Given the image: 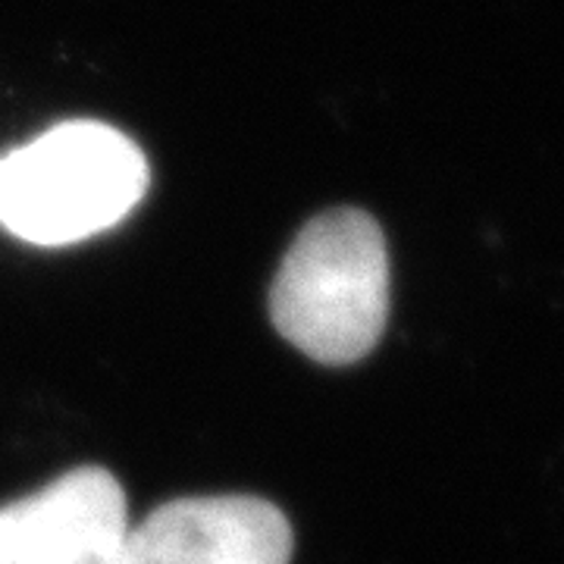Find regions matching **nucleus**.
<instances>
[{
  "label": "nucleus",
  "instance_id": "nucleus-1",
  "mask_svg": "<svg viewBox=\"0 0 564 564\" xmlns=\"http://www.w3.org/2000/svg\"><path fill=\"white\" fill-rule=\"evenodd\" d=\"M389 251L380 223L336 207L304 226L270 285V321L282 339L321 364H355L383 339Z\"/></svg>",
  "mask_w": 564,
  "mask_h": 564
},
{
  "label": "nucleus",
  "instance_id": "nucleus-2",
  "mask_svg": "<svg viewBox=\"0 0 564 564\" xmlns=\"http://www.w3.org/2000/svg\"><path fill=\"white\" fill-rule=\"evenodd\" d=\"M148 161L120 129L61 122L0 158V226L41 248L113 229L148 192Z\"/></svg>",
  "mask_w": 564,
  "mask_h": 564
},
{
  "label": "nucleus",
  "instance_id": "nucleus-3",
  "mask_svg": "<svg viewBox=\"0 0 564 564\" xmlns=\"http://www.w3.org/2000/svg\"><path fill=\"white\" fill-rule=\"evenodd\" d=\"M126 492L104 467H76L0 508V564H117Z\"/></svg>",
  "mask_w": 564,
  "mask_h": 564
},
{
  "label": "nucleus",
  "instance_id": "nucleus-4",
  "mask_svg": "<svg viewBox=\"0 0 564 564\" xmlns=\"http://www.w3.org/2000/svg\"><path fill=\"white\" fill-rule=\"evenodd\" d=\"M292 527L258 496H204L154 508L126 530L117 564H289Z\"/></svg>",
  "mask_w": 564,
  "mask_h": 564
}]
</instances>
